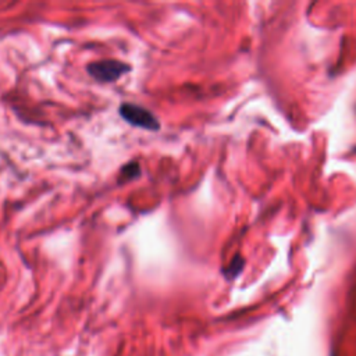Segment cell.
Listing matches in <instances>:
<instances>
[{
  "label": "cell",
  "mask_w": 356,
  "mask_h": 356,
  "mask_svg": "<svg viewBox=\"0 0 356 356\" xmlns=\"http://www.w3.org/2000/svg\"><path fill=\"white\" fill-rule=\"evenodd\" d=\"M140 175V167L136 161H131L125 165H122L121 171H120V182H124V181H129V179H135Z\"/></svg>",
  "instance_id": "3"
},
{
  "label": "cell",
  "mask_w": 356,
  "mask_h": 356,
  "mask_svg": "<svg viewBox=\"0 0 356 356\" xmlns=\"http://www.w3.org/2000/svg\"><path fill=\"white\" fill-rule=\"evenodd\" d=\"M120 115L124 121H127L129 125L142 128L146 131H157L160 129V122L157 117L147 108L134 104V103H122L118 108Z\"/></svg>",
  "instance_id": "2"
},
{
  "label": "cell",
  "mask_w": 356,
  "mask_h": 356,
  "mask_svg": "<svg viewBox=\"0 0 356 356\" xmlns=\"http://www.w3.org/2000/svg\"><path fill=\"white\" fill-rule=\"evenodd\" d=\"M86 71L95 81L110 83L117 81L120 76H122L128 71H131V65L120 60L106 58V60H99L88 64Z\"/></svg>",
  "instance_id": "1"
}]
</instances>
